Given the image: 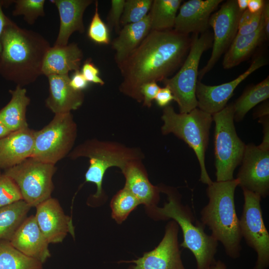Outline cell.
I'll return each mask as SVG.
<instances>
[{"mask_svg": "<svg viewBox=\"0 0 269 269\" xmlns=\"http://www.w3.org/2000/svg\"><path fill=\"white\" fill-rule=\"evenodd\" d=\"M191 38L173 29L151 30L118 67L123 78L119 90L142 102L141 86L162 82L180 68L190 49Z\"/></svg>", "mask_w": 269, "mask_h": 269, "instance_id": "obj_1", "label": "cell"}, {"mask_svg": "<svg viewBox=\"0 0 269 269\" xmlns=\"http://www.w3.org/2000/svg\"><path fill=\"white\" fill-rule=\"evenodd\" d=\"M0 75L23 87L42 75L45 56L51 47L40 33L21 28L10 18L1 37Z\"/></svg>", "mask_w": 269, "mask_h": 269, "instance_id": "obj_2", "label": "cell"}, {"mask_svg": "<svg viewBox=\"0 0 269 269\" xmlns=\"http://www.w3.org/2000/svg\"><path fill=\"white\" fill-rule=\"evenodd\" d=\"M239 180L215 181L206 189L208 204L201 211V223L211 231V236L220 242L227 256L240 257L242 247L239 219L235 204V192Z\"/></svg>", "mask_w": 269, "mask_h": 269, "instance_id": "obj_3", "label": "cell"}, {"mask_svg": "<svg viewBox=\"0 0 269 269\" xmlns=\"http://www.w3.org/2000/svg\"><path fill=\"white\" fill-rule=\"evenodd\" d=\"M159 188L167 195V202L162 207L156 206L152 211L159 219H172L177 223L183 237L180 246L189 250L194 255L197 269H208L216 262L218 242L205 233V226L196 222L191 208L182 204L175 190L166 187Z\"/></svg>", "mask_w": 269, "mask_h": 269, "instance_id": "obj_4", "label": "cell"}, {"mask_svg": "<svg viewBox=\"0 0 269 269\" xmlns=\"http://www.w3.org/2000/svg\"><path fill=\"white\" fill-rule=\"evenodd\" d=\"M163 134L172 133L183 140L194 151L200 167V180L207 185L212 183L205 166V151L208 146L212 116L198 108L187 113H177L168 105L163 110Z\"/></svg>", "mask_w": 269, "mask_h": 269, "instance_id": "obj_5", "label": "cell"}, {"mask_svg": "<svg viewBox=\"0 0 269 269\" xmlns=\"http://www.w3.org/2000/svg\"><path fill=\"white\" fill-rule=\"evenodd\" d=\"M71 159L80 157L89 159V166L85 173V181L96 184L97 191L93 195L99 198L103 194L102 183L104 175L110 167L115 166L121 170L130 162L141 160L142 153L135 148L127 147L118 142L88 140L76 146L68 154Z\"/></svg>", "mask_w": 269, "mask_h": 269, "instance_id": "obj_6", "label": "cell"}, {"mask_svg": "<svg viewBox=\"0 0 269 269\" xmlns=\"http://www.w3.org/2000/svg\"><path fill=\"white\" fill-rule=\"evenodd\" d=\"M213 40V35L209 31L194 34L188 53L178 71L162 81L171 90L180 113H187L197 108L196 89L200 60L203 53L212 47Z\"/></svg>", "mask_w": 269, "mask_h": 269, "instance_id": "obj_7", "label": "cell"}, {"mask_svg": "<svg viewBox=\"0 0 269 269\" xmlns=\"http://www.w3.org/2000/svg\"><path fill=\"white\" fill-rule=\"evenodd\" d=\"M214 121V147L216 181L234 179L235 168L241 164L246 145L238 136L234 126L233 103L212 115Z\"/></svg>", "mask_w": 269, "mask_h": 269, "instance_id": "obj_8", "label": "cell"}, {"mask_svg": "<svg viewBox=\"0 0 269 269\" xmlns=\"http://www.w3.org/2000/svg\"><path fill=\"white\" fill-rule=\"evenodd\" d=\"M77 132V125L71 112L55 114L48 124L35 131L31 156L55 164L71 151Z\"/></svg>", "mask_w": 269, "mask_h": 269, "instance_id": "obj_9", "label": "cell"}, {"mask_svg": "<svg viewBox=\"0 0 269 269\" xmlns=\"http://www.w3.org/2000/svg\"><path fill=\"white\" fill-rule=\"evenodd\" d=\"M55 164L29 157L21 163L4 170L3 174L11 178L18 186L22 199L31 207L51 197L54 189Z\"/></svg>", "mask_w": 269, "mask_h": 269, "instance_id": "obj_10", "label": "cell"}, {"mask_svg": "<svg viewBox=\"0 0 269 269\" xmlns=\"http://www.w3.org/2000/svg\"><path fill=\"white\" fill-rule=\"evenodd\" d=\"M244 198L239 219L242 238L257 254L254 269H267L269 266V233L264 223L259 195L242 189Z\"/></svg>", "mask_w": 269, "mask_h": 269, "instance_id": "obj_11", "label": "cell"}, {"mask_svg": "<svg viewBox=\"0 0 269 269\" xmlns=\"http://www.w3.org/2000/svg\"><path fill=\"white\" fill-rule=\"evenodd\" d=\"M242 12L237 6V0H228L211 15L209 24L214 32L212 50L206 64L199 71V79L213 68L231 45L237 34L239 20Z\"/></svg>", "mask_w": 269, "mask_h": 269, "instance_id": "obj_12", "label": "cell"}, {"mask_svg": "<svg viewBox=\"0 0 269 269\" xmlns=\"http://www.w3.org/2000/svg\"><path fill=\"white\" fill-rule=\"evenodd\" d=\"M237 179L242 189L266 198L269 194V145H246Z\"/></svg>", "mask_w": 269, "mask_h": 269, "instance_id": "obj_13", "label": "cell"}, {"mask_svg": "<svg viewBox=\"0 0 269 269\" xmlns=\"http://www.w3.org/2000/svg\"><path fill=\"white\" fill-rule=\"evenodd\" d=\"M179 226L174 220L165 227L164 235L158 245L136 260L125 262L135 265L129 269H186L181 258L178 241Z\"/></svg>", "mask_w": 269, "mask_h": 269, "instance_id": "obj_14", "label": "cell"}, {"mask_svg": "<svg viewBox=\"0 0 269 269\" xmlns=\"http://www.w3.org/2000/svg\"><path fill=\"white\" fill-rule=\"evenodd\" d=\"M266 64V58L260 55L254 60L244 72L230 82L210 86L198 81L196 89L197 107L212 116L221 111L227 105L237 86L252 73Z\"/></svg>", "mask_w": 269, "mask_h": 269, "instance_id": "obj_15", "label": "cell"}, {"mask_svg": "<svg viewBox=\"0 0 269 269\" xmlns=\"http://www.w3.org/2000/svg\"><path fill=\"white\" fill-rule=\"evenodd\" d=\"M35 208L36 221L49 244L62 242L68 233L74 237L72 219L64 213L58 200L50 197Z\"/></svg>", "mask_w": 269, "mask_h": 269, "instance_id": "obj_16", "label": "cell"}, {"mask_svg": "<svg viewBox=\"0 0 269 269\" xmlns=\"http://www.w3.org/2000/svg\"><path fill=\"white\" fill-rule=\"evenodd\" d=\"M222 0H189L179 8L173 30L184 35L201 34L207 31L212 12Z\"/></svg>", "mask_w": 269, "mask_h": 269, "instance_id": "obj_17", "label": "cell"}, {"mask_svg": "<svg viewBox=\"0 0 269 269\" xmlns=\"http://www.w3.org/2000/svg\"><path fill=\"white\" fill-rule=\"evenodd\" d=\"M9 242L18 251L42 264L51 256L49 243L40 230L34 215L25 218Z\"/></svg>", "mask_w": 269, "mask_h": 269, "instance_id": "obj_18", "label": "cell"}, {"mask_svg": "<svg viewBox=\"0 0 269 269\" xmlns=\"http://www.w3.org/2000/svg\"><path fill=\"white\" fill-rule=\"evenodd\" d=\"M47 78L49 95L45 100V106L54 114L70 113L82 105L84 93L71 88L69 74L51 75Z\"/></svg>", "mask_w": 269, "mask_h": 269, "instance_id": "obj_19", "label": "cell"}, {"mask_svg": "<svg viewBox=\"0 0 269 269\" xmlns=\"http://www.w3.org/2000/svg\"><path fill=\"white\" fill-rule=\"evenodd\" d=\"M60 17V27L55 46L67 45L74 32L83 33L85 29L83 15L93 0H54Z\"/></svg>", "mask_w": 269, "mask_h": 269, "instance_id": "obj_20", "label": "cell"}, {"mask_svg": "<svg viewBox=\"0 0 269 269\" xmlns=\"http://www.w3.org/2000/svg\"><path fill=\"white\" fill-rule=\"evenodd\" d=\"M35 133L28 128L0 139V170L12 167L32 156Z\"/></svg>", "mask_w": 269, "mask_h": 269, "instance_id": "obj_21", "label": "cell"}, {"mask_svg": "<svg viewBox=\"0 0 269 269\" xmlns=\"http://www.w3.org/2000/svg\"><path fill=\"white\" fill-rule=\"evenodd\" d=\"M125 176V188L138 200L149 208H153L159 199L160 188L149 181L141 160L129 162L122 170Z\"/></svg>", "mask_w": 269, "mask_h": 269, "instance_id": "obj_22", "label": "cell"}, {"mask_svg": "<svg viewBox=\"0 0 269 269\" xmlns=\"http://www.w3.org/2000/svg\"><path fill=\"white\" fill-rule=\"evenodd\" d=\"M83 57L82 50L76 43L51 46L44 59L42 75H66L80 70Z\"/></svg>", "mask_w": 269, "mask_h": 269, "instance_id": "obj_23", "label": "cell"}, {"mask_svg": "<svg viewBox=\"0 0 269 269\" xmlns=\"http://www.w3.org/2000/svg\"><path fill=\"white\" fill-rule=\"evenodd\" d=\"M150 31L149 15L142 20L123 26L112 42L115 60L119 67L137 47Z\"/></svg>", "mask_w": 269, "mask_h": 269, "instance_id": "obj_24", "label": "cell"}, {"mask_svg": "<svg viewBox=\"0 0 269 269\" xmlns=\"http://www.w3.org/2000/svg\"><path fill=\"white\" fill-rule=\"evenodd\" d=\"M9 92L11 99L0 110V121L11 132L28 128L26 110L30 99L26 95V89L17 85Z\"/></svg>", "mask_w": 269, "mask_h": 269, "instance_id": "obj_25", "label": "cell"}, {"mask_svg": "<svg viewBox=\"0 0 269 269\" xmlns=\"http://www.w3.org/2000/svg\"><path fill=\"white\" fill-rule=\"evenodd\" d=\"M265 39L267 38L262 16L261 24L257 30L248 34H237L224 56L223 67L229 69L237 66L245 60Z\"/></svg>", "mask_w": 269, "mask_h": 269, "instance_id": "obj_26", "label": "cell"}, {"mask_svg": "<svg viewBox=\"0 0 269 269\" xmlns=\"http://www.w3.org/2000/svg\"><path fill=\"white\" fill-rule=\"evenodd\" d=\"M181 0H153L148 13L150 31L173 29Z\"/></svg>", "mask_w": 269, "mask_h": 269, "instance_id": "obj_27", "label": "cell"}, {"mask_svg": "<svg viewBox=\"0 0 269 269\" xmlns=\"http://www.w3.org/2000/svg\"><path fill=\"white\" fill-rule=\"evenodd\" d=\"M31 208L23 200L0 208V241H10Z\"/></svg>", "mask_w": 269, "mask_h": 269, "instance_id": "obj_28", "label": "cell"}, {"mask_svg": "<svg viewBox=\"0 0 269 269\" xmlns=\"http://www.w3.org/2000/svg\"><path fill=\"white\" fill-rule=\"evenodd\" d=\"M269 97V77L246 90L233 103L234 120L242 121L247 113L260 103Z\"/></svg>", "mask_w": 269, "mask_h": 269, "instance_id": "obj_29", "label": "cell"}, {"mask_svg": "<svg viewBox=\"0 0 269 269\" xmlns=\"http://www.w3.org/2000/svg\"><path fill=\"white\" fill-rule=\"evenodd\" d=\"M0 269H42V263L14 248L7 241H0Z\"/></svg>", "mask_w": 269, "mask_h": 269, "instance_id": "obj_30", "label": "cell"}, {"mask_svg": "<svg viewBox=\"0 0 269 269\" xmlns=\"http://www.w3.org/2000/svg\"><path fill=\"white\" fill-rule=\"evenodd\" d=\"M139 204L136 198L124 187L111 200L112 217L118 223H121Z\"/></svg>", "mask_w": 269, "mask_h": 269, "instance_id": "obj_31", "label": "cell"}, {"mask_svg": "<svg viewBox=\"0 0 269 269\" xmlns=\"http://www.w3.org/2000/svg\"><path fill=\"white\" fill-rule=\"evenodd\" d=\"M153 0H126L120 24L123 26L143 20L150 9Z\"/></svg>", "mask_w": 269, "mask_h": 269, "instance_id": "obj_32", "label": "cell"}, {"mask_svg": "<svg viewBox=\"0 0 269 269\" xmlns=\"http://www.w3.org/2000/svg\"><path fill=\"white\" fill-rule=\"evenodd\" d=\"M45 0H14L12 15H22L28 24H33L39 16H44Z\"/></svg>", "mask_w": 269, "mask_h": 269, "instance_id": "obj_33", "label": "cell"}, {"mask_svg": "<svg viewBox=\"0 0 269 269\" xmlns=\"http://www.w3.org/2000/svg\"><path fill=\"white\" fill-rule=\"evenodd\" d=\"M95 12L88 29L87 35L96 43L108 44L110 43L109 29L100 17L97 0L95 1Z\"/></svg>", "mask_w": 269, "mask_h": 269, "instance_id": "obj_34", "label": "cell"}, {"mask_svg": "<svg viewBox=\"0 0 269 269\" xmlns=\"http://www.w3.org/2000/svg\"><path fill=\"white\" fill-rule=\"evenodd\" d=\"M23 200L20 190L9 177L1 173L0 176V208Z\"/></svg>", "mask_w": 269, "mask_h": 269, "instance_id": "obj_35", "label": "cell"}, {"mask_svg": "<svg viewBox=\"0 0 269 269\" xmlns=\"http://www.w3.org/2000/svg\"><path fill=\"white\" fill-rule=\"evenodd\" d=\"M262 9L256 13L244 10L239 18L237 34H248L257 30L261 23Z\"/></svg>", "mask_w": 269, "mask_h": 269, "instance_id": "obj_36", "label": "cell"}, {"mask_svg": "<svg viewBox=\"0 0 269 269\" xmlns=\"http://www.w3.org/2000/svg\"><path fill=\"white\" fill-rule=\"evenodd\" d=\"M126 0H112L111 7L107 16L108 27L116 33L120 31V20L124 11Z\"/></svg>", "mask_w": 269, "mask_h": 269, "instance_id": "obj_37", "label": "cell"}, {"mask_svg": "<svg viewBox=\"0 0 269 269\" xmlns=\"http://www.w3.org/2000/svg\"><path fill=\"white\" fill-rule=\"evenodd\" d=\"M80 71L88 83H93L101 86L105 84V82L99 76V70L90 58L84 62Z\"/></svg>", "mask_w": 269, "mask_h": 269, "instance_id": "obj_38", "label": "cell"}, {"mask_svg": "<svg viewBox=\"0 0 269 269\" xmlns=\"http://www.w3.org/2000/svg\"><path fill=\"white\" fill-rule=\"evenodd\" d=\"M160 88L156 82L147 83L141 86L140 92L143 99V106L151 107L152 101L155 99Z\"/></svg>", "mask_w": 269, "mask_h": 269, "instance_id": "obj_39", "label": "cell"}, {"mask_svg": "<svg viewBox=\"0 0 269 269\" xmlns=\"http://www.w3.org/2000/svg\"><path fill=\"white\" fill-rule=\"evenodd\" d=\"M69 84L71 88L77 91H83L88 85V82L85 79L80 70L75 71L71 78H70Z\"/></svg>", "mask_w": 269, "mask_h": 269, "instance_id": "obj_40", "label": "cell"}, {"mask_svg": "<svg viewBox=\"0 0 269 269\" xmlns=\"http://www.w3.org/2000/svg\"><path fill=\"white\" fill-rule=\"evenodd\" d=\"M157 104L161 107H165L169 103L174 100V97L171 90L166 86L160 88L155 99Z\"/></svg>", "mask_w": 269, "mask_h": 269, "instance_id": "obj_41", "label": "cell"}, {"mask_svg": "<svg viewBox=\"0 0 269 269\" xmlns=\"http://www.w3.org/2000/svg\"><path fill=\"white\" fill-rule=\"evenodd\" d=\"M13 3V0H0V58L1 53V37L4 26L7 23L9 18L3 12V6H6Z\"/></svg>", "mask_w": 269, "mask_h": 269, "instance_id": "obj_42", "label": "cell"}, {"mask_svg": "<svg viewBox=\"0 0 269 269\" xmlns=\"http://www.w3.org/2000/svg\"><path fill=\"white\" fill-rule=\"evenodd\" d=\"M262 17L265 33L267 39L269 37V2L268 0H265L262 10Z\"/></svg>", "mask_w": 269, "mask_h": 269, "instance_id": "obj_43", "label": "cell"}, {"mask_svg": "<svg viewBox=\"0 0 269 269\" xmlns=\"http://www.w3.org/2000/svg\"><path fill=\"white\" fill-rule=\"evenodd\" d=\"M265 0H249L247 9L251 13H256L262 9Z\"/></svg>", "mask_w": 269, "mask_h": 269, "instance_id": "obj_44", "label": "cell"}, {"mask_svg": "<svg viewBox=\"0 0 269 269\" xmlns=\"http://www.w3.org/2000/svg\"><path fill=\"white\" fill-rule=\"evenodd\" d=\"M269 102H266L258 107L254 115L255 118H262L269 116Z\"/></svg>", "mask_w": 269, "mask_h": 269, "instance_id": "obj_45", "label": "cell"}, {"mask_svg": "<svg viewBox=\"0 0 269 269\" xmlns=\"http://www.w3.org/2000/svg\"><path fill=\"white\" fill-rule=\"evenodd\" d=\"M208 269H227V267L224 262L219 260L213 264Z\"/></svg>", "mask_w": 269, "mask_h": 269, "instance_id": "obj_46", "label": "cell"}, {"mask_svg": "<svg viewBox=\"0 0 269 269\" xmlns=\"http://www.w3.org/2000/svg\"><path fill=\"white\" fill-rule=\"evenodd\" d=\"M249 0H237V4L239 10L243 12L247 9Z\"/></svg>", "mask_w": 269, "mask_h": 269, "instance_id": "obj_47", "label": "cell"}, {"mask_svg": "<svg viewBox=\"0 0 269 269\" xmlns=\"http://www.w3.org/2000/svg\"><path fill=\"white\" fill-rule=\"evenodd\" d=\"M10 133L11 132H10L0 121V139L6 136Z\"/></svg>", "mask_w": 269, "mask_h": 269, "instance_id": "obj_48", "label": "cell"}, {"mask_svg": "<svg viewBox=\"0 0 269 269\" xmlns=\"http://www.w3.org/2000/svg\"><path fill=\"white\" fill-rule=\"evenodd\" d=\"M1 175V173L0 170V176Z\"/></svg>", "mask_w": 269, "mask_h": 269, "instance_id": "obj_49", "label": "cell"}]
</instances>
